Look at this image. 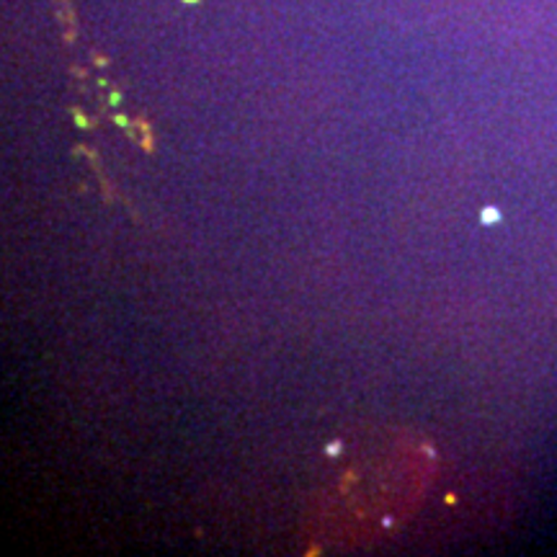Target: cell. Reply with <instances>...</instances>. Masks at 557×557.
<instances>
[{
    "label": "cell",
    "mask_w": 557,
    "mask_h": 557,
    "mask_svg": "<svg viewBox=\"0 0 557 557\" xmlns=\"http://www.w3.org/2000/svg\"><path fill=\"white\" fill-rule=\"evenodd\" d=\"M338 451H341V444L336 442V444H331V447H329V455H338Z\"/></svg>",
    "instance_id": "1"
}]
</instances>
